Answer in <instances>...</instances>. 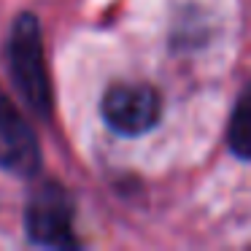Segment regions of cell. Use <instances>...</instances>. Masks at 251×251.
Segmentation results:
<instances>
[{"label": "cell", "instance_id": "obj_4", "mask_svg": "<svg viewBox=\"0 0 251 251\" xmlns=\"http://www.w3.org/2000/svg\"><path fill=\"white\" fill-rule=\"evenodd\" d=\"M0 168L14 176H33L41 168L35 130L3 89H0Z\"/></svg>", "mask_w": 251, "mask_h": 251}, {"label": "cell", "instance_id": "obj_1", "mask_svg": "<svg viewBox=\"0 0 251 251\" xmlns=\"http://www.w3.org/2000/svg\"><path fill=\"white\" fill-rule=\"evenodd\" d=\"M8 68L17 92L38 116L51 114V81L44 60L41 25L33 14H19L8 41Z\"/></svg>", "mask_w": 251, "mask_h": 251}, {"label": "cell", "instance_id": "obj_2", "mask_svg": "<svg viewBox=\"0 0 251 251\" xmlns=\"http://www.w3.org/2000/svg\"><path fill=\"white\" fill-rule=\"evenodd\" d=\"M103 119L119 135H143L157 127L162 116V98L146 84H114L103 95Z\"/></svg>", "mask_w": 251, "mask_h": 251}, {"label": "cell", "instance_id": "obj_5", "mask_svg": "<svg viewBox=\"0 0 251 251\" xmlns=\"http://www.w3.org/2000/svg\"><path fill=\"white\" fill-rule=\"evenodd\" d=\"M227 141H229L232 154H238L240 159H251V84L240 92L238 103L232 108Z\"/></svg>", "mask_w": 251, "mask_h": 251}, {"label": "cell", "instance_id": "obj_3", "mask_svg": "<svg viewBox=\"0 0 251 251\" xmlns=\"http://www.w3.org/2000/svg\"><path fill=\"white\" fill-rule=\"evenodd\" d=\"M71 219V197L60 184H46L35 189V195L27 202V235L38 246H49V249L76 246Z\"/></svg>", "mask_w": 251, "mask_h": 251}]
</instances>
